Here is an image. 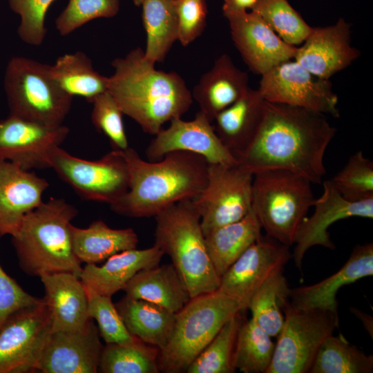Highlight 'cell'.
<instances>
[{
	"mask_svg": "<svg viewBox=\"0 0 373 373\" xmlns=\"http://www.w3.org/2000/svg\"><path fill=\"white\" fill-rule=\"evenodd\" d=\"M266 100L250 88L215 118V131L226 149L238 160L255 137L263 119Z\"/></svg>",
	"mask_w": 373,
	"mask_h": 373,
	"instance_id": "obj_26",
	"label": "cell"
},
{
	"mask_svg": "<svg viewBox=\"0 0 373 373\" xmlns=\"http://www.w3.org/2000/svg\"><path fill=\"white\" fill-rule=\"evenodd\" d=\"M258 91L269 102L339 117L338 97L329 79L317 78L296 61L287 60L261 75Z\"/></svg>",
	"mask_w": 373,
	"mask_h": 373,
	"instance_id": "obj_13",
	"label": "cell"
},
{
	"mask_svg": "<svg viewBox=\"0 0 373 373\" xmlns=\"http://www.w3.org/2000/svg\"><path fill=\"white\" fill-rule=\"evenodd\" d=\"M74 253L78 260L96 264L114 254L137 248L138 236L132 228L113 229L102 220L86 228L70 226Z\"/></svg>",
	"mask_w": 373,
	"mask_h": 373,
	"instance_id": "obj_29",
	"label": "cell"
},
{
	"mask_svg": "<svg viewBox=\"0 0 373 373\" xmlns=\"http://www.w3.org/2000/svg\"><path fill=\"white\" fill-rule=\"evenodd\" d=\"M240 312L239 304L218 290L191 298L175 314L172 335L160 350V372H186L222 326Z\"/></svg>",
	"mask_w": 373,
	"mask_h": 373,
	"instance_id": "obj_6",
	"label": "cell"
},
{
	"mask_svg": "<svg viewBox=\"0 0 373 373\" xmlns=\"http://www.w3.org/2000/svg\"><path fill=\"white\" fill-rule=\"evenodd\" d=\"M123 290L128 297L153 303L175 314L191 298L172 263L138 271Z\"/></svg>",
	"mask_w": 373,
	"mask_h": 373,
	"instance_id": "obj_27",
	"label": "cell"
},
{
	"mask_svg": "<svg viewBox=\"0 0 373 373\" xmlns=\"http://www.w3.org/2000/svg\"><path fill=\"white\" fill-rule=\"evenodd\" d=\"M84 284V283H83ZM88 314L96 320L100 336L106 343H125L133 336L127 330L111 297L100 294L84 285Z\"/></svg>",
	"mask_w": 373,
	"mask_h": 373,
	"instance_id": "obj_40",
	"label": "cell"
},
{
	"mask_svg": "<svg viewBox=\"0 0 373 373\" xmlns=\"http://www.w3.org/2000/svg\"><path fill=\"white\" fill-rule=\"evenodd\" d=\"M178 40L187 46L203 32L207 16L205 0H175Z\"/></svg>",
	"mask_w": 373,
	"mask_h": 373,
	"instance_id": "obj_44",
	"label": "cell"
},
{
	"mask_svg": "<svg viewBox=\"0 0 373 373\" xmlns=\"http://www.w3.org/2000/svg\"><path fill=\"white\" fill-rule=\"evenodd\" d=\"M373 275V244L354 247L343 266L336 273L315 284L289 289V302L303 310L338 312L336 295L343 286Z\"/></svg>",
	"mask_w": 373,
	"mask_h": 373,
	"instance_id": "obj_22",
	"label": "cell"
},
{
	"mask_svg": "<svg viewBox=\"0 0 373 373\" xmlns=\"http://www.w3.org/2000/svg\"><path fill=\"white\" fill-rule=\"evenodd\" d=\"M133 3L137 6H140L144 0H132Z\"/></svg>",
	"mask_w": 373,
	"mask_h": 373,
	"instance_id": "obj_48",
	"label": "cell"
},
{
	"mask_svg": "<svg viewBox=\"0 0 373 373\" xmlns=\"http://www.w3.org/2000/svg\"><path fill=\"white\" fill-rule=\"evenodd\" d=\"M163 256L155 245L143 249L123 251L109 257L102 266L86 264L79 278L97 293L111 297L123 290L138 271L159 265Z\"/></svg>",
	"mask_w": 373,
	"mask_h": 373,
	"instance_id": "obj_25",
	"label": "cell"
},
{
	"mask_svg": "<svg viewBox=\"0 0 373 373\" xmlns=\"http://www.w3.org/2000/svg\"><path fill=\"white\" fill-rule=\"evenodd\" d=\"M51 332L50 314L44 298L12 313L0 329V373L35 372Z\"/></svg>",
	"mask_w": 373,
	"mask_h": 373,
	"instance_id": "obj_12",
	"label": "cell"
},
{
	"mask_svg": "<svg viewBox=\"0 0 373 373\" xmlns=\"http://www.w3.org/2000/svg\"><path fill=\"white\" fill-rule=\"evenodd\" d=\"M330 181L349 201L373 198V163L359 151L349 157L344 167Z\"/></svg>",
	"mask_w": 373,
	"mask_h": 373,
	"instance_id": "obj_39",
	"label": "cell"
},
{
	"mask_svg": "<svg viewBox=\"0 0 373 373\" xmlns=\"http://www.w3.org/2000/svg\"><path fill=\"white\" fill-rule=\"evenodd\" d=\"M291 256L288 246L261 236L221 276L218 290L234 299L243 312L262 286L283 272Z\"/></svg>",
	"mask_w": 373,
	"mask_h": 373,
	"instance_id": "obj_14",
	"label": "cell"
},
{
	"mask_svg": "<svg viewBox=\"0 0 373 373\" xmlns=\"http://www.w3.org/2000/svg\"><path fill=\"white\" fill-rule=\"evenodd\" d=\"M48 167L82 198L109 205L128 191L129 172L122 151L112 150L96 160L70 155L59 146L51 149Z\"/></svg>",
	"mask_w": 373,
	"mask_h": 373,
	"instance_id": "obj_10",
	"label": "cell"
},
{
	"mask_svg": "<svg viewBox=\"0 0 373 373\" xmlns=\"http://www.w3.org/2000/svg\"><path fill=\"white\" fill-rule=\"evenodd\" d=\"M182 151L199 154L208 163L233 165L238 163L217 135L212 122L200 111L193 119L186 121L177 117L170 125L162 128L146 149L149 161L155 162L167 153Z\"/></svg>",
	"mask_w": 373,
	"mask_h": 373,
	"instance_id": "obj_17",
	"label": "cell"
},
{
	"mask_svg": "<svg viewBox=\"0 0 373 373\" xmlns=\"http://www.w3.org/2000/svg\"><path fill=\"white\" fill-rule=\"evenodd\" d=\"M253 176L238 163H208L206 185L192 200L200 216L204 236L250 211Z\"/></svg>",
	"mask_w": 373,
	"mask_h": 373,
	"instance_id": "obj_11",
	"label": "cell"
},
{
	"mask_svg": "<svg viewBox=\"0 0 373 373\" xmlns=\"http://www.w3.org/2000/svg\"><path fill=\"white\" fill-rule=\"evenodd\" d=\"M248 75L223 54L200 79L191 92L200 111L211 122L223 110L241 98L249 90Z\"/></svg>",
	"mask_w": 373,
	"mask_h": 373,
	"instance_id": "obj_24",
	"label": "cell"
},
{
	"mask_svg": "<svg viewBox=\"0 0 373 373\" xmlns=\"http://www.w3.org/2000/svg\"><path fill=\"white\" fill-rule=\"evenodd\" d=\"M65 125L53 126L10 115L0 119V160L18 164L22 169H46L51 149L67 137Z\"/></svg>",
	"mask_w": 373,
	"mask_h": 373,
	"instance_id": "obj_15",
	"label": "cell"
},
{
	"mask_svg": "<svg viewBox=\"0 0 373 373\" xmlns=\"http://www.w3.org/2000/svg\"><path fill=\"white\" fill-rule=\"evenodd\" d=\"M315 207L310 217H305L298 229L292 254L298 268L301 267L307 251L314 246L334 249L335 246L328 232L334 222L350 217L373 218V198L352 202L344 198L330 180L323 182V192L314 199Z\"/></svg>",
	"mask_w": 373,
	"mask_h": 373,
	"instance_id": "obj_18",
	"label": "cell"
},
{
	"mask_svg": "<svg viewBox=\"0 0 373 373\" xmlns=\"http://www.w3.org/2000/svg\"><path fill=\"white\" fill-rule=\"evenodd\" d=\"M284 323L267 373H307L323 342L338 327V312L303 310L289 298L282 307Z\"/></svg>",
	"mask_w": 373,
	"mask_h": 373,
	"instance_id": "obj_9",
	"label": "cell"
},
{
	"mask_svg": "<svg viewBox=\"0 0 373 373\" xmlns=\"http://www.w3.org/2000/svg\"><path fill=\"white\" fill-rule=\"evenodd\" d=\"M52 77L67 94L84 97L88 103L108 90V77L95 70L83 52L64 54L50 65Z\"/></svg>",
	"mask_w": 373,
	"mask_h": 373,
	"instance_id": "obj_31",
	"label": "cell"
},
{
	"mask_svg": "<svg viewBox=\"0 0 373 373\" xmlns=\"http://www.w3.org/2000/svg\"><path fill=\"white\" fill-rule=\"evenodd\" d=\"M275 343L252 318L243 321L238 332L234 365L243 373H267Z\"/></svg>",
	"mask_w": 373,
	"mask_h": 373,
	"instance_id": "obj_35",
	"label": "cell"
},
{
	"mask_svg": "<svg viewBox=\"0 0 373 373\" xmlns=\"http://www.w3.org/2000/svg\"><path fill=\"white\" fill-rule=\"evenodd\" d=\"M241 312L229 319L188 367L187 373H233L234 354Z\"/></svg>",
	"mask_w": 373,
	"mask_h": 373,
	"instance_id": "obj_36",
	"label": "cell"
},
{
	"mask_svg": "<svg viewBox=\"0 0 373 373\" xmlns=\"http://www.w3.org/2000/svg\"><path fill=\"white\" fill-rule=\"evenodd\" d=\"M335 133L323 113L266 101L259 129L238 164L253 175L283 169L319 184L325 173L324 155Z\"/></svg>",
	"mask_w": 373,
	"mask_h": 373,
	"instance_id": "obj_1",
	"label": "cell"
},
{
	"mask_svg": "<svg viewBox=\"0 0 373 373\" xmlns=\"http://www.w3.org/2000/svg\"><path fill=\"white\" fill-rule=\"evenodd\" d=\"M104 345L90 319L74 331L51 332L35 366L43 373H96Z\"/></svg>",
	"mask_w": 373,
	"mask_h": 373,
	"instance_id": "obj_19",
	"label": "cell"
},
{
	"mask_svg": "<svg viewBox=\"0 0 373 373\" xmlns=\"http://www.w3.org/2000/svg\"><path fill=\"white\" fill-rule=\"evenodd\" d=\"M258 0H224L222 8L234 10L252 9Z\"/></svg>",
	"mask_w": 373,
	"mask_h": 373,
	"instance_id": "obj_46",
	"label": "cell"
},
{
	"mask_svg": "<svg viewBox=\"0 0 373 373\" xmlns=\"http://www.w3.org/2000/svg\"><path fill=\"white\" fill-rule=\"evenodd\" d=\"M48 186L35 173L0 160V236L15 233L23 218L43 202Z\"/></svg>",
	"mask_w": 373,
	"mask_h": 373,
	"instance_id": "obj_21",
	"label": "cell"
},
{
	"mask_svg": "<svg viewBox=\"0 0 373 373\" xmlns=\"http://www.w3.org/2000/svg\"><path fill=\"white\" fill-rule=\"evenodd\" d=\"M141 6L146 34L144 57L155 64L162 62L178 40L175 0H144Z\"/></svg>",
	"mask_w": 373,
	"mask_h": 373,
	"instance_id": "obj_32",
	"label": "cell"
},
{
	"mask_svg": "<svg viewBox=\"0 0 373 373\" xmlns=\"http://www.w3.org/2000/svg\"><path fill=\"white\" fill-rule=\"evenodd\" d=\"M77 209L51 198L29 212L12 237L19 265L31 276L70 272L80 277L81 262L73 247L70 226Z\"/></svg>",
	"mask_w": 373,
	"mask_h": 373,
	"instance_id": "obj_4",
	"label": "cell"
},
{
	"mask_svg": "<svg viewBox=\"0 0 373 373\" xmlns=\"http://www.w3.org/2000/svg\"><path fill=\"white\" fill-rule=\"evenodd\" d=\"M314 200L311 182L300 175L283 169L254 174L251 209L267 236L283 245L294 244Z\"/></svg>",
	"mask_w": 373,
	"mask_h": 373,
	"instance_id": "obj_7",
	"label": "cell"
},
{
	"mask_svg": "<svg viewBox=\"0 0 373 373\" xmlns=\"http://www.w3.org/2000/svg\"><path fill=\"white\" fill-rule=\"evenodd\" d=\"M119 6L120 0H69L55 20L56 29L66 36L92 20L115 16Z\"/></svg>",
	"mask_w": 373,
	"mask_h": 373,
	"instance_id": "obj_41",
	"label": "cell"
},
{
	"mask_svg": "<svg viewBox=\"0 0 373 373\" xmlns=\"http://www.w3.org/2000/svg\"><path fill=\"white\" fill-rule=\"evenodd\" d=\"M303 42L294 59L320 79H329L360 55L351 45L350 24L343 18L332 26L312 27Z\"/></svg>",
	"mask_w": 373,
	"mask_h": 373,
	"instance_id": "obj_20",
	"label": "cell"
},
{
	"mask_svg": "<svg viewBox=\"0 0 373 373\" xmlns=\"http://www.w3.org/2000/svg\"><path fill=\"white\" fill-rule=\"evenodd\" d=\"M251 11L291 46L302 44L312 28L287 0H258Z\"/></svg>",
	"mask_w": 373,
	"mask_h": 373,
	"instance_id": "obj_38",
	"label": "cell"
},
{
	"mask_svg": "<svg viewBox=\"0 0 373 373\" xmlns=\"http://www.w3.org/2000/svg\"><path fill=\"white\" fill-rule=\"evenodd\" d=\"M231 38L242 59L260 75L294 59L297 48L285 42L258 15L247 10L222 8Z\"/></svg>",
	"mask_w": 373,
	"mask_h": 373,
	"instance_id": "obj_16",
	"label": "cell"
},
{
	"mask_svg": "<svg viewBox=\"0 0 373 373\" xmlns=\"http://www.w3.org/2000/svg\"><path fill=\"white\" fill-rule=\"evenodd\" d=\"M350 310L362 321L365 329L371 334V336H372L373 321L372 316L356 308H352Z\"/></svg>",
	"mask_w": 373,
	"mask_h": 373,
	"instance_id": "obj_47",
	"label": "cell"
},
{
	"mask_svg": "<svg viewBox=\"0 0 373 373\" xmlns=\"http://www.w3.org/2000/svg\"><path fill=\"white\" fill-rule=\"evenodd\" d=\"M115 305L133 336L160 350L166 346L173 333L175 313L153 303L126 295Z\"/></svg>",
	"mask_w": 373,
	"mask_h": 373,
	"instance_id": "obj_28",
	"label": "cell"
},
{
	"mask_svg": "<svg viewBox=\"0 0 373 373\" xmlns=\"http://www.w3.org/2000/svg\"><path fill=\"white\" fill-rule=\"evenodd\" d=\"M289 291L281 272L263 285L249 303L251 318L271 337H277L283 327L285 318L281 310Z\"/></svg>",
	"mask_w": 373,
	"mask_h": 373,
	"instance_id": "obj_37",
	"label": "cell"
},
{
	"mask_svg": "<svg viewBox=\"0 0 373 373\" xmlns=\"http://www.w3.org/2000/svg\"><path fill=\"white\" fill-rule=\"evenodd\" d=\"M3 88L10 115L49 126L63 124L73 98L52 77L50 65L21 56L8 62Z\"/></svg>",
	"mask_w": 373,
	"mask_h": 373,
	"instance_id": "obj_8",
	"label": "cell"
},
{
	"mask_svg": "<svg viewBox=\"0 0 373 373\" xmlns=\"http://www.w3.org/2000/svg\"><path fill=\"white\" fill-rule=\"evenodd\" d=\"M41 300L26 291L0 265V329L12 313Z\"/></svg>",
	"mask_w": 373,
	"mask_h": 373,
	"instance_id": "obj_45",
	"label": "cell"
},
{
	"mask_svg": "<svg viewBox=\"0 0 373 373\" xmlns=\"http://www.w3.org/2000/svg\"><path fill=\"white\" fill-rule=\"evenodd\" d=\"M373 356L350 344L342 334L329 336L321 344L309 373H372Z\"/></svg>",
	"mask_w": 373,
	"mask_h": 373,
	"instance_id": "obj_34",
	"label": "cell"
},
{
	"mask_svg": "<svg viewBox=\"0 0 373 373\" xmlns=\"http://www.w3.org/2000/svg\"><path fill=\"white\" fill-rule=\"evenodd\" d=\"M55 0H8L10 9L20 17L17 28L19 38L26 44L40 46L46 37V15Z\"/></svg>",
	"mask_w": 373,
	"mask_h": 373,
	"instance_id": "obj_43",
	"label": "cell"
},
{
	"mask_svg": "<svg viewBox=\"0 0 373 373\" xmlns=\"http://www.w3.org/2000/svg\"><path fill=\"white\" fill-rule=\"evenodd\" d=\"M91 104L92 124L108 139L113 150L124 151L128 148L122 119L124 113L111 94L107 90Z\"/></svg>",
	"mask_w": 373,
	"mask_h": 373,
	"instance_id": "obj_42",
	"label": "cell"
},
{
	"mask_svg": "<svg viewBox=\"0 0 373 373\" xmlns=\"http://www.w3.org/2000/svg\"><path fill=\"white\" fill-rule=\"evenodd\" d=\"M111 65L108 91L124 115L133 119L148 134L155 135L162 126L182 117L193 103L191 91L175 72L157 70L137 47Z\"/></svg>",
	"mask_w": 373,
	"mask_h": 373,
	"instance_id": "obj_2",
	"label": "cell"
},
{
	"mask_svg": "<svg viewBox=\"0 0 373 373\" xmlns=\"http://www.w3.org/2000/svg\"><path fill=\"white\" fill-rule=\"evenodd\" d=\"M160 350L135 337L125 343H106L99 370L103 373H158Z\"/></svg>",
	"mask_w": 373,
	"mask_h": 373,
	"instance_id": "obj_33",
	"label": "cell"
},
{
	"mask_svg": "<svg viewBox=\"0 0 373 373\" xmlns=\"http://www.w3.org/2000/svg\"><path fill=\"white\" fill-rule=\"evenodd\" d=\"M44 299L51 318V332L78 330L91 319L87 297L79 277L70 272L44 274L40 276Z\"/></svg>",
	"mask_w": 373,
	"mask_h": 373,
	"instance_id": "obj_23",
	"label": "cell"
},
{
	"mask_svg": "<svg viewBox=\"0 0 373 373\" xmlns=\"http://www.w3.org/2000/svg\"><path fill=\"white\" fill-rule=\"evenodd\" d=\"M155 218L154 245L171 258L191 297L218 290L220 278L209 256L193 200L177 202Z\"/></svg>",
	"mask_w": 373,
	"mask_h": 373,
	"instance_id": "obj_5",
	"label": "cell"
},
{
	"mask_svg": "<svg viewBox=\"0 0 373 373\" xmlns=\"http://www.w3.org/2000/svg\"><path fill=\"white\" fill-rule=\"evenodd\" d=\"M261 229L251 209L242 219L216 228L204 236L209 256L220 278L261 238Z\"/></svg>",
	"mask_w": 373,
	"mask_h": 373,
	"instance_id": "obj_30",
	"label": "cell"
},
{
	"mask_svg": "<svg viewBox=\"0 0 373 373\" xmlns=\"http://www.w3.org/2000/svg\"><path fill=\"white\" fill-rule=\"evenodd\" d=\"M122 151L128 168V189L110 205L119 216L155 217L177 202L193 200L206 185L208 162L199 154L177 151L151 162L133 148Z\"/></svg>",
	"mask_w": 373,
	"mask_h": 373,
	"instance_id": "obj_3",
	"label": "cell"
}]
</instances>
